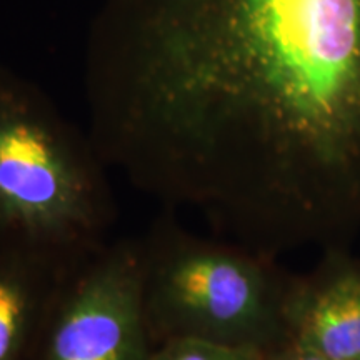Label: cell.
Returning a JSON list of instances; mask_svg holds the SVG:
<instances>
[{
  "label": "cell",
  "instance_id": "obj_6",
  "mask_svg": "<svg viewBox=\"0 0 360 360\" xmlns=\"http://www.w3.org/2000/svg\"><path fill=\"white\" fill-rule=\"evenodd\" d=\"M65 270L0 249V360H29Z\"/></svg>",
  "mask_w": 360,
  "mask_h": 360
},
{
  "label": "cell",
  "instance_id": "obj_3",
  "mask_svg": "<svg viewBox=\"0 0 360 360\" xmlns=\"http://www.w3.org/2000/svg\"><path fill=\"white\" fill-rule=\"evenodd\" d=\"M139 244L143 317L154 345L200 339L270 350L287 342L292 274L277 257L195 236L169 215Z\"/></svg>",
  "mask_w": 360,
  "mask_h": 360
},
{
  "label": "cell",
  "instance_id": "obj_4",
  "mask_svg": "<svg viewBox=\"0 0 360 360\" xmlns=\"http://www.w3.org/2000/svg\"><path fill=\"white\" fill-rule=\"evenodd\" d=\"M139 238L109 242L62 274L29 360H148Z\"/></svg>",
  "mask_w": 360,
  "mask_h": 360
},
{
  "label": "cell",
  "instance_id": "obj_1",
  "mask_svg": "<svg viewBox=\"0 0 360 360\" xmlns=\"http://www.w3.org/2000/svg\"><path fill=\"white\" fill-rule=\"evenodd\" d=\"M85 98L107 167L233 242L360 232V0H103Z\"/></svg>",
  "mask_w": 360,
  "mask_h": 360
},
{
  "label": "cell",
  "instance_id": "obj_8",
  "mask_svg": "<svg viewBox=\"0 0 360 360\" xmlns=\"http://www.w3.org/2000/svg\"><path fill=\"white\" fill-rule=\"evenodd\" d=\"M264 360H330L322 357V355L312 352V350L300 347L294 342L287 340L277 347L265 350Z\"/></svg>",
  "mask_w": 360,
  "mask_h": 360
},
{
  "label": "cell",
  "instance_id": "obj_2",
  "mask_svg": "<svg viewBox=\"0 0 360 360\" xmlns=\"http://www.w3.org/2000/svg\"><path fill=\"white\" fill-rule=\"evenodd\" d=\"M107 165L51 97L0 60V249L69 270L109 244Z\"/></svg>",
  "mask_w": 360,
  "mask_h": 360
},
{
  "label": "cell",
  "instance_id": "obj_7",
  "mask_svg": "<svg viewBox=\"0 0 360 360\" xmlns=\"http://www.w3.org/2000/svg\"><path fill=\"white\" fill-rule=\"evenodd\" d=\"M265 350L200 339H174L154 345L148 360H264Z\"/></svg>",
  "mask_w": 360,
  "mask_h": 360
},
{
  "label": "cell",
  "instance_id": "obj_5",
  "mask_svg": "<svg viewBox=\"0 0 360 360\" xmlns=\"http://www.w3.org/2000/svg\"><path fill=\"white\" fill-rule=\"evenodd\" d=\"M305 276H292L283 305L287 340L330 360H360V259L323 249Z\"/></svg>",
  "mask_w": 360,
  "mask_h": 360
}]
</instances>
